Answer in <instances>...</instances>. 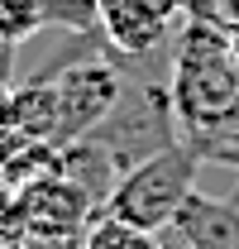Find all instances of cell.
<instances>
[{
	"instance_id": "6da1fadb",
	"label": "cell",
	"mask_w": 239,
	"mask_h": 249,
	"mask_svg": "<svg viewBox=\"0 0 239 249\" xmlns=\"http://www.w3.org/2000/svg\"><path fill=\"white\" fill-rule=\"evenodd\" d=\"M172 106L187 134L220 129L239 115V58L225 34L191 19L177 38V62H172Z\"/></svg>"
},
{
	"instance_id": "7a4b0ae2",
	"label": "cell",
	"mask_w": 239,
	"mask_h": 249,
	"mask_svg": "<svg viewBox=\"0 0 239 249\" xmlns=\"http://www.w3.org/2000/svg\"><path fill=\"white\" fill-rule=\"evenodd\" d=\"M177 134H182V120L168 82H129L124 96L115 101V110L91 129V139L110 154L120 178L129 168H139L144 158L163 154L168 144H177Z\"/></svg>"
},
{
	"instance_id": "3957f363",
	"label": "cell",
	"mask_w": 239,
	"mask_h": 249,
	"mask_svg": "<svg viewBox=\"0 0 239 249\" xmlns=\"http://www.w3.org/2000/svg\"><path fill=\"white\" fill-rule=\"evenodd\" d=\"M196 168H201V154L187 139H177L163 154H153L139 168H129L115 182V192L105 196L101 211H110V216L129 220V225H144V230H158L163 235L172 225V216H177V206L187 201V192L196 187Z\"/></svg>"
},
{
	"instance_id": "277c9868",
	"label": "cell",
	"mask_w": 239,
	"mask_h": 249,
	"mask_svg": "<svg viewBox=\"0 0 239 249\" xmlns=\"http://www.w3.org/2000/svg\"><path fill=\"white\" fill-rule=\"evenodd\" d=\"M58 87V134L53 144H72V139H86L96 124L115 110V101L124 96V72L115 62H105V53L96 58H77L72 67H62L53 77Z\"/></svg>"
},
{
	"instance_id": "5b68a950",
	"label": "cell",
	"mask_w": 239,
	"mask_h": 249,
	"mask_svg": "<svg viewBox=\"0 0 239 249\" xmlns=\"http://www.w3.org/2000/svg\"><path fill=\"white\" fill-rule=\"evenodd\" d=\"M15 201H19V220H24V240H82L91 216L101 211V201L67 173L19 187Z\"/></svg>"
},
{
	"instance_id": "8992f818",
	"label": "cell",
	"mask_w": 239,
	"mask_h": 249,
	"mask_svg": "<svg viewBox=\"0 0 239 249\" xmlns=\"http://www.w3.org/2000/svg\"><path fill=\"white\" fill-rule=\"evenodd\" d=\"M187 15V0H96V24L124 58H149Z\"/></svg>"
},
{
	"instance_id": "52a82bcc",
	"label": "cell",
	"mask_w": 239,
	"mask_h": 249,
	"mask_svg": "<svg viewBox=\"0 0 239 249\" xmlns=\"http://www.w3.org/2000/svg\"><path fill=\"white\" fill-rule=\"evenodd\" d=\"M168 230L187 249H239V206L220 201V196H206L201 187H191Z\"/></svg>"
},
{
	"instance_id": "ba28073f",
	"label": "cell",
	"mask_w": 239,
	"mask_h": 249,
	"mask_svg": "<svg viewBox=\"0 0 239 249\" xmlns=\"http://www.w3.org/2000/svg\"><path fill=\"white\" fill-rule=\"evenodd\" d=\"M5 134H19V139H53V134H58V87L43 82V77L10 87Z\"/></svg>"
},
{
	"instance_id": "9c48e42d",
	"label": "cell",
	"mask_w": 239,
	"mask_h": 249,
	"mask_svg": "<svg viewBox=\"0 0 239 249\" xmlns=\"http://www.w3.org/2000/svg\"><path fill=\"white\" fill-rule=\"evenodd\" d=\"M62 173V149L53 139H19V134H0V187L19 192V187Z\"/></svg>"
},
{
	"instance_id": "30bf717a",
	"label": "cell",
	"mask_w": 239,
	"mask_h": 249,
	"mask_svg": "<svg viewBox=\"0 0 239 249\" xmlns=\"http://www.w3.org/2000/svg\"><path fill=\"white\" fill-rule=\"evenodd\" d=\"M58 149H62V173H67L72 182H82L91 196L105 206V196H110V192H115V182H120V173H115V163H110V154H105L91 134H86V139H72V144H58Z\"/></svg>"
},
{
	"instance_id": "8fae6325",
	"label": "cell",
	"mask_w": 239,
	"mask_h": 249,
	"mask_svg": "<svg viewBox=\"0 0 239 249\" xmlns=\"http://www.w3.org/2000/svg\"><path fill=\"white\" fill-rule=\"evenodd\" d=\"M77 249H163V235L144 230V225H129V220L110 216V211H96L91 225L82 230Z\"/></svg>"
},
{
	"instance_id": "7c38bea8",
	"label": "cell",
	"mask_w": 239,
	"mask_h": 249,
	"mask_svg": "<svg viewBox=\"0 0 239 249\" xmlns=\"http://www.w3.org/2000/svg\"><path fill=\"white\" fill-rule=\"evenodd\" d=\"M5 110H10V82L0 77V134H5Z\"/></svg>"
},
{
	"instance_id": "4fadbf2b",
	"label": "cell",
	"mask_w": 239,
	"mask_h": 249,
	"mask_svg": "<svg viewBox=\"0 0 239 249\" xmlns=\"http://www.w3.org/2000/svg\"><path fill=\"white\" fill-rule=\"evenodd\" d=\"M177 249H187V245H177Z\"/></svg>"
}]
</instances>
